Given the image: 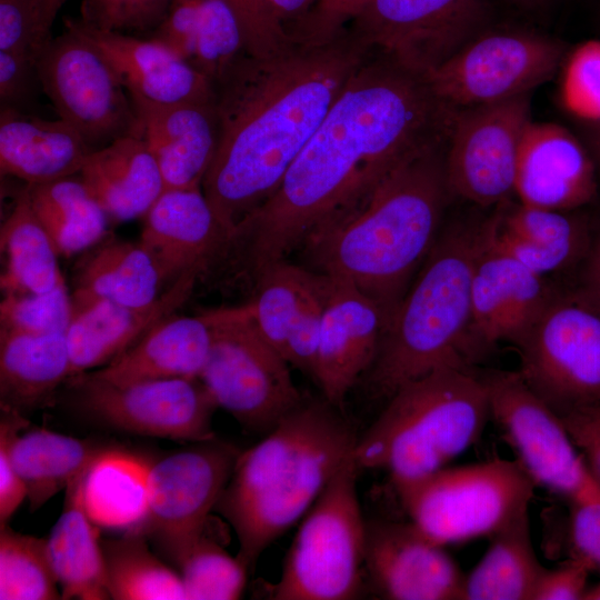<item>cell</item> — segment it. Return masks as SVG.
Returning a JSON list of instances; mask_svg holds the SVG:
<instances>
[{
  "instance_id": "obj_1",
  "label": "cell",
  "mask_w": 600,
  "mask_h": 600,
  "mask_svg": "<svg viewBox=\"0 0 600 600\" xmlns=\"http://www.w3.org/2000/svg\"><path fill=\"white\" fill-rule=\"evenodd\" d=\"M459 109L426 77L378 52L347 82L277 191L226 242L253 280L324 223L360 206L399 164L448 142Z\"/></svg>"
},
{
  "instance_id": "obj_2",
  "label": "cell",
  "mask_w": 600,
  "mask_h": 600,
  "mask_svg": "<svg viewBox=\"0 0 600 600\" xmlns=\"http://www.w3.org/2000/svg\"><path fill=\"white\" fill-rule=\"evenodd\" d=\"M372 54L347 28L240 56L213 83L219 139L202 191L228 237L279 188L347 82Z\"/></svg>"
},
{
  "instance_id": "obj_3",
  "label": "cell",
  "mask_w": 600,
  "mask_h": 600,
  "mask_svg": "<svg viewBox=\"0 0 600 600\" xmlns=\"http://www.w3.org/2000/svg\"><path fill=\"white\" fill-rule=\"evenodd\" d=\"M446 149L447 142L403 161L360 206L311 232L301 244L308 268L352 283L389 319L433 247L452 196Z\"/></svg>"
},
{
  "instance_id": "obj_4",
  "label": "cell",
  "mask_w": 600,
  "mask_h": 600,
  "mask_svg": "<svg viewBox=\"0 0 600 600\" xmlns=\"http://www.w3.org/2000/svg\"><path fill=\"white\" fill-rule=\"evenodd\" d=\"M358 436L343 411L307 399L251 448L240 451L214 508L233 529L249 571L309 511L352 453Z\"/></svg>"
},
{
  "instance_id": "obj_5",
  "label": "cell",
  "mask_w": 600,
  "mask_h": 600,
  "mask_svg": "<svg viewBox=\"0 0 600 600\" xmlns=\"http://www.w3.org/2000/svg\"><path fill=\"white\" fill-rule=\"evenodd\" d=\"M482 223L456 224L437 238L418 276L388 319L366 373L369 390L389 398L441 367L471 369V288Z\"/></svg>"
},
{
  "instance_id": "obj_6",
  "label": "cell",
  "mask_w": 600,
  "mask_h": 600,
  "mask_svg": "<svg viewBox=\"0 0 600 600\" xmlns=\"http://www.w3.org/2000/svg\"><path fill=\"white\" fill-rule=\"evenodd\" d=\"M490 418L486 387L469 368L441 367L402 384L358 436L360 469L386 471L394 487L427 477L474 444Z\"/></svg>"
},
{
  "instance_id": "obj_7",
  "label": "cell",
  "mask_w": 600,
  "mask_h": 600,
  "mask_svg": "<svg viewBox=\"0 0 600 600\" xmlns=\"http://www.w3.org/2000/svg\"><path fill=\"white\" fill-rule=\"evenodd\" d=\"M353 452V451H352ZM360 473L351 453L300 520L272 600H351L364 581L367 521L358 497Z\"/></svg>"
},
{
  "instance_id": "obj_8",
  "label": "cell",
  "mask_w": 600,
  "mask_h": 600,
  "mask_svg": "<svg viewBox=\"0 0 600 600\" xmlns=\"http://www.w3.org/2000/svg\"><path fill=\"white\" fill-rule=\"evenodd\" d=\"M536 484L517 461L444 467L394 487L409 521L438 544L491 537L528 511Z\"/></svg>"
},
{
  "instance_id": "obj_9",
  "label": "cell",
  "mask_w": 600,
  "mask_h": 600,
  "mask_svg": "<svg viewBox=\"0 0 600 600\" xmlns=\"http://www.w3.org/2000/svg\"><path fill=\"white\" fill-rule=\"evenodd\" d=\"M206 313L212 341L199 379L218 409L263 437L304 399L290 364L262 337L247 304Z\"/></svg>"
},
{
  "instance_id": "obj_10",
  "label": "cell",
  "mask_w": 600,
  "mask_h": 600,
  "mask_svg": "<svg viewBox=\"0 0 600 600\" xmlns=\"http://www.w3.org/2000/svg\"><path fill=\"white\" fill-rule=\"evenodd\" d=\"M514 344L521 377L559 416L600 406V310L580 289L553 292Z\"/></svg>"
},
{
  "instance_id": "obj_11",
  "label": "cell",
  "mask_w": 600,
  "mask_h": 600,
  "mask_svg": "<svg viewBox=\"0 0 600 600\" xmlns=\"http://www.w3.org/2000/svg\"><path fill=\"white\" fill-rule=\"evenodd\" d=\"M240 451L217 438L174 451L147 471L146 514L136 530L177 567L203 534Z\"/></svg>"
},
{
  "instance_id": "obj_12",
  "label": "cell",
  "mask_w": 600,
  "mask_h": 600,
  "mask_svg": "<svg viewBox=\"0 0 600 600\" xmlns=\"http://www.w3.org/2000/svg\"><path fill=\"white\" fill-rule=\"evenodd\" d=\"M37 66L42 92L92 151L127 136L142 137L129 92L107 59L78 31L66 27L52 38Z\"/></svg>"
},
{
  "instance_id": "obj_13",
  "label": "cell",
  "mask_w": 600,
  "mask_h": 600,
  "mask_svg": "<svg viewBox=\"0 0 600 600\" xmlns=\"http://www.w3.org/2000/svg\"><path fill=\"white\" fill-rule=\"evenodd\" d=\"M566 47L527 31L481 32L424 77L448 104L470 108L532 93L553 78Z\"/></svg>"
},
{
  "instance_id": "obj_14",
  "label": "cell",
  "mask_w": 600,
  "mask_h": 600,
  "mask_svg": "<svg viewBox=\"0 0 600 600\" xmlns=\"http://www.w3.org/2000/svg\"><path fill=\"white\" fill-rule=\"evenodd\" d=\"M69 380L78 409L110 428L193 443L217 438L218 407L199 378L116 384L84 372Z\"/></svg>"
},
{
  "instance_id": "obj_15",
  "label": "cell",
  "mask_w": 600,
  "mask_h": 600,
  "mask_svg": "<svg viewBox=\"0 0 600 600\" xmlns=\"http://www.w3.org/2000/svg\"><path fill=\"white\" fill-rule=\"evenodd\" d=\"M479 377L490 418L536 486L572 500L596 480L559 414L519 371L493 370Z\"/></svg>"
},
{
  "instance_id": "obj_16",
  "label": "cell",
  "mask_w": 600,
  "mask_h": 600,
  "mask_svg": "<svg viewBox=\"0 0 600 600\" xmlns=\"http://www.w3.org/2000/svg\"><path fill=\"white\" fill-rule=\"evenodd\" d=\"M483 0H370L347 27L369 50L426 76L482 32Z\"/></svg>"
},
{
  "instance_id": "obj_17",
  "label": "cell",
  "mask_w": 600,
  "mask_h": 600,
  "mask_svg": "<svg viewBox=\"0 0 600 600\" xmlns=\"http://www.w3.org/2000/svg\"><path fill=\"white\" fill-rule=\"evenodd\" d=\"M531 121V93L459 109L447 142L451 194L479 206L500 204L514 193L521 141Z\"/></svg>"
},
{
  "instance_id": "obj_18",
  "label": "cell",
  "mask_w": 600,
  "mask_h": 600,
  "mask_svg": "<svg viewBox=\"0 0 600 600\" xmlns=\"http://www.w3.org/2000/svg\"><path fill=\"white\" fill-rule=\"evenodd\" d=\"M364 578L381 599H462L464 576L443 546L410 521H367Z\"/></svg>"
},
{
  "instance_id": "obj_19",
  "label": "cell",
  "mask_w": 600,
  "mask_h": 600,
  "mask_svg": "<svg viewBox=\"0 0 600 600\" xmlns=\"http://www.w3.org/2000/svg\"><path fill=\"white\" fill-rule=\"evenodd\" d=\"M247 304L262 337L308 377L314 373L328 277L286 259L252 280Z\"/></svg>"
},
{
  "instance_id": "obj_20",
  "label": "cell",
  "mask_w": 600,
  "mask_h": 600,
  "mask_svg": "<svg viewBox=\"0 0 600 600\" xmlns=\"http://www.w3.org/2000/svg\"><path fill=\"white\" fill-rule=\"evenodd\" d=\"M327 277L313 381L322 398L343 411L348 393L377 357L388 317L352 283Z\"/></svg>"
},
{
  "instance_id": "obj_21",
  "label": "cell",
  "mask_w": 600,
  "mask_h": 600,
  "mask_svg": "<svg viewBox=\"0 0 600 600\" xmlns=\"http://www.w3.org/2000/svg\"><path fill=\"white\" fill-rule=\"evenodd\" d=\"M553 292L542 276L496 247L482 222L471 288V338L477 352L499 341L514 343Z\"/></svg>"
},
{
  "instance_id": "obj_22",
  "label": "cell",
  "mask_w": 600,
  "mask_h": 600,
  "mask_svg": "<svg viewBox=\"0 0 600 600\" xmlns=\"http://www.w3.org/2000/svg\"><path fill=\"white\" fill-rule=\"evenodd\" d=\"M596 192L593 160L577 137L560 124L531 120L517 166L520 202L568 211L591 201Z\"/></svg>"
},
{
  "instance_id": "obj_23",
  "label": "cell",
  "mask_w": 600,
  "mask_h": 600,
  "mask_svg": "<svg viewBox=\"0 0 600 600\" xmlns=\"http://www.w3.org/2000/svg\"><path fill=\"white\" fill-rule=\"evenodd\" d=\"M138 241L164 282L190 270L201 274L217 261L228 239L202 188L164 189L144 214Z\"/></svg>"
},
{
  "instance_id": "obj_24",
  "label": "cell",
  "mask_w": 600,
  "mask_h": 600,
  "mask_svg": "<svg viewBox=\"0 0 600 600\" xmlns=\"http://www.w3.org/2000/svg\"><path fill=\"white\" fill-rule=\"evenodd\" d=\"M200 277L199 270L184 272L153 303L142 308L109 300L73 306L66 331L71 377L104 367L123 353L156 323L173 314Z\"/></svg>"
},
{
  "instance_id": "obj_25",
  "label": "cell",
  "mask_w": 600,
  "mask_h": 600,
  "mask_svg": "<svg viewBox=\"0 0 600 600\" xmlns=\"http://www.w3.org/2000/svg\"><path fill=\"white\" fill-rule=\"evenodd\" d=\"M164 189L201 188L219 139L214 99L158 103L130 96Z\"/></svg>"
},
{
  "instance_id": "obj_26",
  "label": "cell",
  "mask_w": 600,
  "mask_h": 600,
  "mask_svg": "<svg viewBox=\"0 0 600 600\" xmlns=\"http://www.w3.org/2000/svg\"><path fill=\"white\" fill-rule=\"evenodd\" d=\"M64 26L78 31L99 50L130 96L158 103L214 99L212 82L157 41L103 31L80 18H67Z\"/></svg>"
},
{
  "instance_id": "obj_27",
  "label": "cell",
  "mask_w": 600,
  "mask_h": 600,
  "mask_svg": "<svg viewBox=\"0 0 600 600\" xmlns=\"http://www.w3.org/2000/svg\"><path fill=\"white\" fill-rule=\"evenodd\" d=\"M22 413L1 408L0 439L27 489L33 512L110 449L48 429H27Z\"/></svg>"
},
{
  "instance_id": "obj_28",
  "label": "cell",
  "mask_w": 600,
  "mask_h": 600,
  "mask_svg": "<svg viewBox=\"0 0 600 600\" xmlns=\"http://www.w3.org/2000/svg\"><path fill=\"white\" fill-rule=\"evenodd\" d=\"M211 341L212 329L206 311L198 316L171 314L110 363L91 373L116 384L200 378Z\"/></svg>"
},
{
  "instance_id": "obj_29",
  "label": "cell",
  "mask_w": 600,
  "mask_h": 600,
  "mask_svg": "<svg viewBox=\"0 0 600 600\" xmlns=\"http://www.w3.org/2000/svg\"><path fill=\"white\" fill-rule=\"evenodd\" d=\"M92 150L62 119L0 108V170L27 184L79 174Z\"/></svg>"
},
{
  "instance_id": "obj_30",
  "label": "cell",
  "mask_w": 600,
  "mask_h": 600,
  "mask_svg": "<svg viewBox=\"0 0 600 600\" xmlns=\"http://www.w3.org/2000/svg\"><path fill=\"white\" fill-rule=\"evenodd\" d=\"M499 204L484 221L489 240L533 272L560 270L589 248L584 224L564 211L521 203Z\"/></svg>"
},
{
  "instance_id": "obj_31",
  "label": "cell",
  "mask_w": 600,
  "mask_h": 600,
  "mask_svg": "<svg viewBox=\"0 0 600 600\" xmlns=\"http://www.w3.org/2000/svg\"><path fill=\"white\" fill-rule=\"evenodd\" d=\"M79 176L116 222L143 218L164 190L159 166L140 136H127L92 151Z\"/></svg>"
},
{
  "instance_id": "obj_32",
  "label": "cell",
  "mask_w": 600,
  "mask_h": 600,
  "mask_svg": "<svg viewBox=\"0 0 600 600\" xmlns=\"http://www.w3.org/2000/svg\"><path fill=\"white\" fill-rule=\"evenodd\" d=\"M86 251L74 272L73 306L109 300L142 308L162 294L164 280L152 257L139 242L108 233Z\"/></svg>"
},
{
  "instance_id": "obj_33",
  "label": "cell",
  "mask_w": 600,
  "mask_h": 600,
  "mask_svg": "<svg viewBox=\"0 0 600 600\" xmlns=\"http://www.w3.org/2000/svg\"><path fill=\"white\" fill-rule=\"evenodd\" d=\"M91 467L66 488L62 512L47 539L62 599H110L98 526L84 501V484Z\"/></svg>"
},
{
  "instance_id": "obj_34",
  "label": "cell",
  "mask_w": 600,
  "mask_h": 600,
  "mask_svg": "<svg viewBox=\"0 0 600 600\" xmlns=\"http://www.w3.org/2000/svg\"><path fill=\"white\" fill-rule=\"evenodd\" d=\"M70 377L66 333L33 334L0 329L1 408L22 413L46 406Z\"/></svg>"
},
{
  "instance_id": "obj_35",
  "label": "cell",
  "mask_w": 600,
  "mask_h": 600,
  "mask_svg": "<svg viewBox=\"0 0 600 600\" xmlns=\"http://www.w3.org/2000/svg\"><path fill=\"white\" fill-rule=\"evenodd\" d=\"M490 539L482 559L464 576L462 600H532L546 568L532 544L528 511Z\"/></svg>"
},
{
  "instance_id": "obj_36",
  "label": "cell",
  "mask_w": 600,
  "mask_h": 600,
  "mask_svg": "<svg viewBox=\"0 0 600 600\" xmlns=\"http://www.w3.org/2000/svg\"><path fill=\"white\" fill-rule=\"evenodd\" d=\"M0 250L2 293H40L64 281L59 253L31 207L27 188L1 224Z\"/></svg>"
},
{
  "instance_id": "obj_37",
  "label": "cell",
  "mask_w": 600,
  "mask_h": 600,
  "mask_svg": "<svg viewBox=\"0 0 600 600\" xmlns=\"http://www.w3.org/2000/svg\"><path fill=\"white\" fill-rule=\"evenodd\" d=\"M26 188L31 207L59 256L86 251L108 234L109 218L80 176Z\"/></svg>"
},
{
  "instance_id": "obj_38",
  "label": "cell",
  "mask_w": 600,
  "mask_h": 600,
  "mask_svg": "<svg viewBox=\"0 0 600 600\" xmlns=\"http://www.w3.org/2000/svg\"><path fill=\"white\" fill-rule=\"evenodd\" d=\"M106 588L114 600H186L178 571L150 549L147 538L130 532L101 540Z\"/></svg>"
},
{
  "instance_id": "obj_39",
  "label": "cell",
  "mask_w": 600,
  "mask_h": 600,
  "mask_svg": "<svg viewBox=\"0 0 600 600\" xmlns=\"http://www.w3.org/2000/svg\"><path fill=\"white\" fill-rule=\"evenodd\" d=\"M146 462L110 449L89 470L84 501L97 526L137 529L146 514Z\"/></svg>"
},
{
  "instance_id": "obj_40",
  "label": "cell",
  "mask_w": 600,
  "mask_h": 600,
  "mask_svg": "<svg viewBox=\"0 0 600 600\" xmlns=\"http://www.w3.org/2000/svg\"><path fill=\"white\" fill-rule=\"evenodd\" d=\"M0 599H62L47 539L0 527Z\"/></svg>"
},
{
  "instance_id": "obj_41",
  "label": "cell",
  "mask_w": 600,
  "mask_h": 600,
  "mask_svg": "<svg viewBox=\"0 0 600 600\" xmlns=\"http://www.w3.org/2000/svg\"><path fill=\"white\" fill-rule=\"evenodd\" d=\"M176 569L186 600H236L241 598L249 569L218 542L202 534L183 554Z\"/></svg>"
},
{
  "instance_id": "obj_42",
  "label": "cell",
  "mask_w": 600,
  "mask_h": 600,
  "mask_svg": "<svg viewBox=\"0 0 600 600\" xmlns=\"http://www.w3.org/2000/svg\"><path fill=\"white\" fill-rule=\"evenodd\" d=\"M246 52L239 22L224 0H200L189 64L212 84Z\"/></svg>"
},
{
  "instance_id": "obj_43",
  "label": "cell",
  "mask_w": 600,
  "mask_h": 600,
  "mask_svg": "<svg viewBox=\"0 0 600 600\" xmlns=\"http://www.w3.org/2000/svg\"><path fill=\"white\" fill-rule=\"evenodd\" d=\"M0 329L33 333H66L73 312L66 281L40 293H2Z\"/></svg>"
},
{
  "instance_id": "obj_44",
  "label": "cell",
  "mask_w": 600,
  "mask_h": 600,
  "mask_svg": "<svg viewBox=\"0 0 600 600\" xmlns=\"http://www.w3.org/2000/svg\"><path fill=\"white\" fill-rule=\"evenodd\" d=\"M59 10L53 0H0V50L38 60Z\"/></svg>"
},
{
  "instance_id": "obj_45",
  "label": "cell",
  "mask_w": 600,
  "mask_h": 600,
  "mask_svg": "<svg viewBox=\"0 0 600 600\" xmlns=\"http://www.w3.org/2000/svg\"><path fill=\"white\" fill-rule=\"evenodd\" d=\"M171 0H81L80 19L97 29L148 38L164 20Z\"/></svg>"
},
{
  "instance_id": "obj_46",
  "label": "cell",
  "mask_w": 600,
  "mask_h": 600,
  "mask_svg": "<svg viewBox=\"0 0 600 600\" xmlns=\"http://www.w3.org/2000/svg\"><path fill=\"white\" fill-rule=\"evenodd\" d=\"M562 99L577 116L600 121V40L582 43L567 59Z\"/></svg>"
},
{
  "instance_id": "obj_47",
  "label": "cell",
  "mask_w": 600,
  "mask_h": 600,
  "mask_svg": "<svg viewBox=\"0 0 600 600\" xmlns=\"http://www.w3.org/2000/svg\"><path fill=\"white\" fill-rule=\"evenodd\" d=\"M233 11L243 36L246 52L252 57L271 56L290 41L271 0H224Z\"/></svg>"
},
{
  "instance_id": "obj_48",
  "label": "cell",
  "mask_w": 600,
  "mask_h": 600,
  "mask_svg": "<svg viewBox=\"0 0 600 600\" xmlns=\"http://www.w3.org/2000/svg\"><path fill=\"white\" fill-rule=\"evenodd\" d=\"M370 0H317L310 10L288 27L292 40L319 44L343 32Z\"/></svg>"
},
{
  "instance_id": "obj_49",
  "label": "cell",
  "mask_w": 600,
  "mask_h": 600,
  "mask_svg": "<svg viewBox=\"0 0 600 600\" xmlns=\"http://www.w3.org/2000/svg\"><path fill=\"white\" fill-rule=\"evenodd\" d=\"M571 501L570 540L573 556L600 569V482L596 479Z\"/></svg>"
},
{
  "instance_id": "obj_50",
  "label": "cell",
  "mask_w": 600,
  "mask_h": 600,
  "mask_svg": "<svg viewBox=\"0 0 600 600\" xmlns=\"http://www.w3.org/2000/svg\"><path fill=\"white\" fill-rule=\"evenodd\" d=\"M36 59L0 50V106L27 111L42 91Z\"/></svg>"
},
{
  "instance_id": "obj_51",
  "label": "cell",
  "mask_w": 600,
  "mask_h": 600,
  "mask_svg": "<svg viewBox=\"0 0 600 600\" xmlns=\"http://www.w3.org/2000/svg\"><path fill=\"white\" fill-rule=\"evenodd\" d=\"M199 6L200 0H171L164 20L148 39L167 47L189 63L193 48Z\"/></svg>"
},
{
  "instance_id": "obj_52",
  "label": "cell",
  "mask_w": 600,
  "mask_h": 600,
  "mask_svg": "<svg viewBox=\"0 0 600 600\" xmlns=\"http://www.w3.org/2000/svg\"><path fill=\"white\" fill-rule=\"evenodd\" d=\"M591 566L572 557L557 569H546L533 592L532 600H580L587 592Z\"/></svg>"
},
{
  "instance_id": "obj_53",
  "label": "cell",
  "mask_w": 600,
  "mask_h": 600,
  "mask_svg": "<svg viewBox=\"0 0 600 600\" xmlns=\"http://www.w3.org/2000/svg\"><path fill=\"white\" fill-rule=\"evenodd\" d=\"M559 417L600 482V406L577 408Z\"/></svg>"
},
{
  "instance_id": "obj_54",
  "label": "cell",
  "mask_w": 600,
  "mask_h": 600,
  "mask_svg": "<svg viewBox=\"0 0 600 600\" xmlns=\"http://www.w3.org/2000/svg\"><path fill=\"white\" fill-rule=\"evenodd\" d=\"M24 500L26 486L12 464L6 442L0 439V527L7 524Z\"/></svg>"
},
{
  "instance_id": "obj_55",
  "label": "cell",
  "mask_w": 600,
  "mask_h": 600,
  "mask_svg": "<svg viewBox=\"0 0 600 600\" xmlns=\"http://www.w3.org/2000/svg\"><path fill=\"white\" fill-rule=\"evenodd\" d=\"M580 290L600 310V237L590 249Z\"/></svg>"
},
{
  "instance_id": "obj_56",
  "label": "cell",
  "mask_w": 600,
  "mask_h": 600,
  "mask_svg": "<svg viewBox=\"0 0 600 600\" xmlns=\"http://www.w3.org/2000/svg\"><path fill=\"white\" fill-rule=\"evenodd\" d=\"M317 0H271L277 17L288 29L289 26L302 18Z\"/></svg>"
},
{
  "instance_id": "obj_57",
  "label": "cell",
  "mask_w": 600,
  "mask_h": 600,
  "mask_svg": "<svg viewBox=\"0 0 600 600\" xmlns=\"http://www.w3.org/2000/svg\"><path fill=\"white\" fill-rule=\"evenodd\" d=\"M589 140L591 143V148L594 153L596 160L600 164V121L592 122L590 127Z\"/></svg>"
},
{
  "instance_id": "obj_58",
  "label": "cell",
  "mask_w": 600,
  "mask_h": 600,
  "mask_svg": "<svg viewBox=\"0 0 600 600\" xmlns=\"http://www.w3.org/2000/svg\"><path fill=\"white\" fill-rule=\"evenodd\" d=\"M583 600H600V582L596 586L588 588L583 596Z\"/></svg>"
},
{
  "instance_id": "obj_59",
  "label": "cell",
  "mask_w": 600,
  "mask_h": 600,
  "mask_svg": "<svg viewBox=\"0 0 600 600\" xmlns=\"http://www.w3.org/2000/svg\"><path fill=\"white\" fill-rule=\"evenodd\" d=\"M512 2L524 7V8H536L541 6L546 0H511Z\"/></svg>"
},
{
  "instance_id": "obj_60",
  "label": "cell",
  "mask_w": 600,
  "mask_h": 600,
  "mask_svg": "<svg viewBox=\"0 0 600 600\" xmlns=\"http://www.w3.org/2000/svg\"><path fill=\"white\" fill-rule=\"evenodd\" d=\"M66 0H53V2L56 3V6L60 9L62 7V4L64 3Z\"/></svg>"
}]
</instances>
